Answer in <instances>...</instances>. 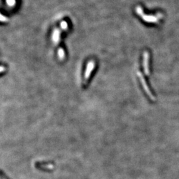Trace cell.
I'll use <instances>...</instances> for the list:
<instances>
[{"instance_id": "obj_5", "label": "cell", "mask_w": 179, "mask_h": 179, "mask_svg": "<svg viewBox=\"0 0 179 179\" xmlns=\"http://www.w3.org/2000/svg\"><path fill=\"white\" fill-rule=\"evenodd\" d=\"M58 37H59V35L58 34V32L57 31H55V33H54V35H53V41H54V42H58Z\"/></svg>"}, {"instance_id": "obj_3", "label": "cell", "mask_w": 179, "mask_h": 179, "mask_svg": "<svg viewBox=\"0 0 179 179\" xmlns=\"http://www.w3.org/2000/svg\"><path fill=\"white\" fill-rule=\"evenodd\" d=\"M139 75L140 76V80H141V83H142V84H143V87L145 88V90H146V92H147V94H149V96L151 97H152V96H151V94H150V91H149V90L147 88V86H146V84H145V80L143 78V77H142V76L141 75V74H139Z\"/></svg>"}, {"instance_id": "obj_4", "label": "cell", "mask_w": 179, "mask_h": 179, "mask_svg": "<svg viewBox=\"0 0 179 179\" xmlns=\"http://www.w3.org/2000/svg\"><path fill=\"white\" fill-rule=\"evenodd\" d=\"M148 59H149V54H148V53H145V59L144 61H145V71H146V73L148 74L149 73H148V71H149V70H148Z\"/></svg>"}, {"instance_id": "obj_6", "label": "cell", "mask_w": 179, "mask_h": 179, "mask_svg": "<svg viewBox=\"0 0 179 179\" xmlns=\"http://www.w3.org/2000/svg\"><path fill=\"white\" fill-rule=\"evenodd\" d=\"M58 56L60 57V58L61 59H63L64 57V51L63 50V49L61 48L60 50L58 51Z\"/></svg>"}, {"instance_id": "obj_1", "label": "cell", "mask_w": 179, "mask_h": 179, "mask_svg": "<svg viewBox=\"0 0 179 179\" xmlns=\"http://www.w3.org/2000/svg\"><path fill=\"white\" fill-rule=\"evenodd\" d=\"M136 11H137V14L141 15V16L143 18V19L145 20V21H147V22H150V23L157 22V20L159 19V15H158L157 17V16H153V15H145V14H143L144 13H143L142 9L140 7H137Z\"/></svg>"}, {"instance_id": "obj_2", "label": "cell", "mask_w": 179, "mask_h": 179, "mask_svg": "<svg viewBox=\"0 0 179 179\" xmlns=\"http://www.w3.org/2000/svg\"><path fill=\"white\" fill-rule=\"evenodd\" d=\"M95 66V63L94 61H90L88 63V65H87V68H86V71L85 72V75H84V84H86L88 82V80L89 79L90 74H91Z\"/></svg>"}]
</instances>
